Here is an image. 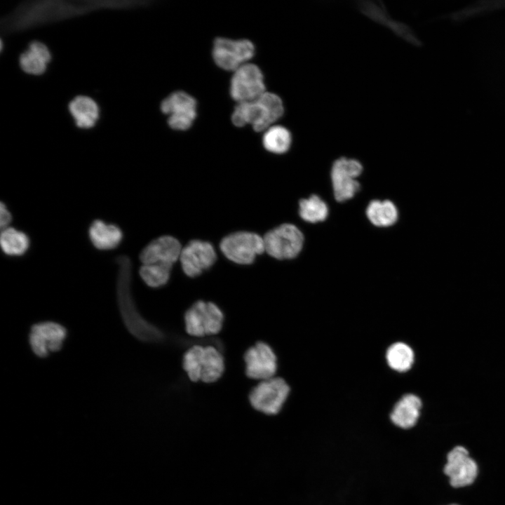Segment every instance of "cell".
<instances>
[{"label":"cell","mask_w":505,"mask_h":505,"mask_svg":"<svg viewBox=\"0 0 505 505\" xmlns=\"http://www.w3.org/2000/svg\"><path fill=\"white\" fill-rule=\"evenodd\" d=\"M216 258V252L210 243L193 240L182 249L180 260L184 273L195 278L211 267Z\"/></svg>","instance_id":"4fadbf2b"},{"label":"cell","mask_w":505,"mask_h":505,"mask_svg":"<svg viewBox=\"0 0 505 505\" xmlns=\"http://www.w3.org/2000/svg\"><path fill=\"white\" fill-rule=\"evenodd\" d=\"M69 110L76 126L82 128L93 127L99 116V109L96 102L87 96L75 97L69 103Z\"/></svg>","instance_id":"ffe728a7"},{"label":"cell","mask_w":505,"mask_h":505,"mask_svg":"<svg viewBox=\"0 0 505 505\" xmlns=\"http://www.w3.org/2000/svg\"><path fill=\"white\" fill-rule=\"evenodd\" d=\"M220 250L229 260L239 264H250L264 252L263 237L249 231H237L225 236Z\"/></svg>","instance_id":"52a82bcc"},{"label":"cell","mask_w":505,"mask_h":505,"mask_svg":"<svg viewBox=\"0 0 505 505\" xmlns=\"http://www.w3.org/2000/svg\"><path fill=\"white\" fill-rule=\"evenodd\" d=\"M284 114L281 97L275 93L265 92L254 101L237 103L231 114L232 123L237 127L247 124L256 132L265 131Z\"/></svg>","instance_id":"3957f363"},{"label":"cell","mask_w":505,"mask_h":505,"mask_svg":"<svg viewBox=\"0 0 505 505\" xmlns=\"http://www.w3.org/2000/svg\"><path fill=\"white\" fill-rule=\"evenodd\" d=\"M160 108L168 116V126L176 130L189 129L196 117V100L182 90L170 93L163 100Z\"/></svg>","instance_id":"8fae6325"},{"label":"cell","mask_w":505,"mask_h":505,"mask_svg":"<svg viewBox=\"0 0 505 505\" xmlns=\"http://www.w3.org/2000/svg\"><path fill=\"white\" fill-rule=\"evenodd\" d=\"M50 53L45 44L39 41L32 42L27 50L20 56L19 62L22 70L28 74H43L50 60Z\"/></svg>","instance_id":"d6986e66"},{"label":"cell","mask_w":505,"mask_h":505,"mask_svg":"<svg viewBox=\"0 0 505 505\" xmlns=\"http://www.w3.org/2000/svg\"><path fill=\"white\" fill-rule=\"evenodd\" d=\"M299 214L302 220L310 223L324 221L328 215L326 203L317 195L303 198L299 203Z\"/></svg>","instance_id":"d4e9b609"},{"label":"cell","mask_w":505,"mask_h":505,"mask_svg":"<svg viewBox=\"0 0 505 505\" xmlns=\"http://www.w3.org/2000/svg\"><path fill=\"white\" fill-rule=\"evenodd\" d=\"M370 222L379 227H387L395 224L398 217L397 208L389 200L370 201L366 209Z\"/></svg>","instance_id":"44dd1931"},{"label":"cell","mask_w":505,"mask_h":505,"mask_svg":"<svg viewBox=\"0 0 505 505\" xmlns=\"http://www.w3.org/2000/svg\"><path fill=\"white\" fill-rule=\"evenodd\" d=\"M452 505H457V504H452Z\"/></svg>","instance_id":"83f0119b"},{"label":"cell","mask_w":505,"mask_h":505,"mask_svg":"<svg viewBox=\"0 0 505 505\" xmlns=\"http://www.w3.org/2000/svg\"><path fill=\"white\" fill-rule=\"evenodd\" d=\"M363 166L354 159L341 157L332 164L331 180L335 198L343 202L354 197L360 189L356 178L361 174Z\"/></svg>","instance_id":"7c38bea8"},{"label":"cell","mask_w":505,"mask_h":505,"mask_svg":"<svg viewBox=\"0 0 505 505\" xmlns=\"http://www.w3.org/2000/svg\"><path fill=\"white\" fill-rule=\"evenodd\" d=\"M386 360L388 365L398 372L409 370L415 361V354L407 344L398 342L392 344L386 350Z\"/></svg>","instance_id":"7402d4cb"},{"label":"cell","mask_w":505,"mask_h":505,"mask_svg":"<svg viewBox=\"0 0 505 505\" xmlns=\"http://www.w3.org/2000/svg\"><path fill=\"white\" fill-rule=\"evenodd\" d=\"M255 48L248 39L233 40L224 37L215 39L213 58L221 69L235 72L248 63L255 55Z\"/></svg>","instance_id":"9c48e42d"},{"label":"cell","mask_w":505,"mask_h":505,"mask_svg":"<svg viewBox=\"0 0 505 505\" xmlns=\"http://www.w3.org/2000/svg\"><path fill=\"white\" fill-rule=\"evenodd\" d=\"M88 234L93 245L99 250L113 249L123 238V233L117 226L100 220L90 224Z\"/></svg>","instance_id":"ac0fdd59"},{"label":"cell","mask_w":505,"mask_h":505,"mask_svg":"<svg viewBox=\"0 0 505 505\" xmlns=\"http://www.w3.org/2000/svg\"><path fill=\"white\" fill-rule=\"evenodd\" d=\"M182 247L175 238L170 236H160L151 241L140 255L142 264H164L173 265L180 259Z\"/></svg>","instance_id":"2e32d148"},{"label":"cell","mask_w":505,"mask_h":505,"mask_svg":"<svg viewBox=\"0 0 505 505\" xmlns=\"http://www.w3.org/2000/svg\"><path fill=\"white\" fill-rule=\"evenodd\" d=\"M67 336L66 328L55 322L45 321L32 325L29 343L33 352L39 357H46L58 351Z\"/></svg>","instance_id":"5bb4252c"},{"label":"cell","mask_w":505,"mask_h":505,"mask_svg":"<svg viewBox=\"0 0 505 505\" xmlns=\"http://www.w3.org/2000/svg\"><path fill=\"white\" fill-rule=\"evenodd\" d=\"M290 393V387L281 376L256 383L248 395L251 408L265 415L278 414L286 403Z\"/></svg>","instance_id":"5b68a950"},{"label":"cell","mask_w":505,"mask_h":505,"mask_svg":"<svg viewBox=\"0 0 505 505\" xmlns=\"http://www.w3.org/2000/svg\"><path fill=\"white\" fill-rule=\"evenodd\" d=\"M172 267V265L164 264H142L140 269V275L148 286L157 288L168 282Z\"/></svg>","instance_id":"484cf974"},{"label":"cell","mask_w":505,"mask_h":505,"mask_svg":"<svg viewBox=\"0 0 505 505\" xmlns=\"http://www.w3.org/2000/svg\"><path fill=\"white\" fill-rule=\"evenodd\" d=\"M246 377L255 382L276 377L278 359L273 347L262 341L249 347L243 354Z\"/></svg>","instance_id":"ba28073f"},{"label":"cell","mask_w":505,"mask_h":505,"mask_svg":"<svg viewBox=\"0 0 505 505\" xmlns=\"http://www.w3.org/2000/svg\"><path fill=\"white\" fill-rule=\"evenodd\" d=\"M263 239L264 252L278 260L295 257L304 243L303 234L292 224H283L269 231Z\"/></svg>","instance_id":"8992f818"},{"label":"cell","mask_w":505,"mask_h":505,"mask_svg":"<svg viewBox=\"0 0 505 505\" xmlns=\"http://www.w3.org/2000/svg\"><path fill=\"white\" fill-rule=\"evenodd\" d=\"M444 472L452 487H462L473 483L478 474V466L465 447L457 446L447 456Z\"/></svg>","instance_id":"9a60e30c"},{"label":"cell","mask_w":505,"mask_h":505,"mask_svg":"<svg viewBox=\"0 0 505 505\" xmlns=\"http://www.w3.org/2000/svg\"><path fill=\"white\" fill-rule=\"evenodd\" d=\"M225 315L215 302L199 299L184 313L186 334L192 338L205 339L218 335L222 330Z\"/></svg>","instance_id":"277c9868"},{"label":"cell","mask_w":505,"mask_h":505,"mask_svg":"<svg viewBox=\"0 0 505 505\" xmlns=\"http://www.w3.org/2000/svg\"><path fill=\"white\" fill-rule=\"evenodd\" d=\"M0 243L3 252L9 256L22 255L29 246L26 234L9 227L1 230Z\"/></svg>","instance_id":"cb8c5ba5"},{"label":"cell","mask_w":505,"mask_h":505,"mask_svg":"<svg viewBox=\"0 0 505 505\" xmlns=\"http://www.w3.org/2000/svg\"><path fill=\"white\" fill-rule=\"evenodd\" d=\"M12 220L11 214L3 202L0 204V226L1 230L8 227Z\"/></svg>","instance_id":"4316f807"},{"label":"cell","mask_w":505,"mask_h":505,"mask_svg":"<svg viewBox=\"0 0 505 505\" xmlns=\"http://www.w3.org/2000/svg\"><path fill=\"white\" fill-rule=\"evenodd\" d=\"M421 409L420 398L415 394H406L393 406L390 413V420L398 428L409 429L417 424Z\"/></svg>","instance_id":"e0dca14e"},{"label":"cell","mask_w":505,"mask_h":505,"mask_svg":"<svg viewBox=\"0 0 505 505\" xmlns=\"http://www.w3.org/2000/svg\"><path fill=\"white\" fill-rule=\"evenodd\" d=\"M230 95L237 103L251 102L266 92L263 74L258 66L245 63L237 69L230 81Z\"/></svg>","instance_id":"30bf717a"},{"label":"cell","mask_w":505,"mask_h":505,"mask_svg":"<svg viewBox=\"0 0 505 505\" xmlns=\"http://www.w3.org/2000/svg\"><path fill=\"white\" fill-rule=\"evenodd\" d=\"M117 264L118 304L126 327L139 340L148 342L163 340L166 337L164 332L144 319L135 304L131 292L132 267L129 257L125 255L119 257Z\"/></svg>","instance_id":"6da1fadb"},{"label":"cell","mask_w":505,"mask_h":505,"mask_svg":"<svg viewBox=\"0 0 505 505\" xmlns=\"http://www.w3.org/2000/svg\"><path fill=\"white\" fill-rule=\"evenodd\" d=\"M292 143L290 132L279 125L272 126L264 131L262 137L264 147L274 154H281L288 152Z\"/></svg>","instance_id":"603a6c76"},{"label":"cell","mask_w":505,"mask_h":505,"mask_svg":"<svg viewBox=\"0 0 505 505\" xmlns=\"http://www.w3.org/2000/svg\"><path fill=\"white\" fill-rule=\"evenodd\" d=\"M182 369L194 383L213 384L224 374L226 361L222 351L213 344H196L183 354Z\"/></svg>","instance_id":"7a4b0ae2"}]
</instances>
